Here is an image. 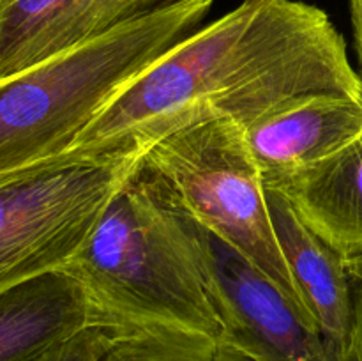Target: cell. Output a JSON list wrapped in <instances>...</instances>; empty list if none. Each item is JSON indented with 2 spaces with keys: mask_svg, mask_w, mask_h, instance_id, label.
Segmentation results:
<instances>
[{
  "mask_svg": "<svg viewBox=\"0 0 362 361\" xmlns=\"http://www.w3.org/2000/svg\"><path fill=\"white\" fill-rule=\"evenodd\" d=\"M350 13H352L354 34H356V46H357V53H359L361 73H362V0H350Z\"/></svg>",
  "mask_w": 362,
  "mask_h": 361,
  "instance_id": "obj_15",
  "label": "cell"
},
{
  "mask_svg": "<svg viewBox=\"0 0 362 361\" xmlns=\"http://www.w3.org/2000/svg\"><path fill=\"white\" fill-rule=\"evenodd\" d=\"M179 0H0V80Z\"/></svg>",
  "mask_w": 362,
  "mask_h": 361,
  "instance_id": "obj_8",
  "label": "cell"
},
{
  "mask_svg": "<svg viewBox=\"0 0 362 361\" xmlns=\"http://www.w3.org/2000/svg\"><path fill=\"white\" fill-rule=\"evenodd\" d=\"M285 193L300 218L346 258L362 255V131Z\"/></svg>",
  "mask_w": 362,
  "mask_h": 361,
  "instance_id": "obj_11",
  "label": "cell"
},
{
  "mask_svg": "<svg viewBox=\"0 0 362 361\" xmlns=\"http://www.w3.org/2000/svg\"><path fill=\"white\" fill-rule=\"evenodd\" d=\"M88 326L87 297L62 269L0 290V361H41Z\"/></svg>",
  "mask_w": 362,
  "mask_h": 361,
  "instance_id": "obj_10",
  "label": "cell"
},
{
  "mask_svg": "<svg viewBox=\"0 0 362 361\" xmlns=\"http://www.w3.org/2000/svg\"><path fill=\"white\" fill-rule=\"evenodd\" d=\"M354 292V329L339 361H362V255L346 258Z\"/></svg>",
  "mask_w": 362,
  "mask_h": 361,
  "instance_id": "obj_14",
  "label": "cell"
},
{
  "mask_svg": "<svg viewBox=\"0 0 362 361\" xmlns=\"http://www.w3.org/2000/svg\"><path fill=\"white\" fill-rule=\"evenodd\" d=\"M170 197L226 343L251 361H339V349L306 308Z\"/></svg>",
  "mask_w": 362,
  "mask_h": 361,
  "instance_id": "obj_6",
  "label": "cell"
},
{
  "mask_svg": "<svg viewBox=\"0 0 362 361\" xmlns=\"http://www.w3.org/2000/svg\"><path fill=\"white\" fill-rule=\"evenodd\" d=\"M267 204L297 294L341 353L354 329V292L346 257L300 218L285 191L267 190Z\"/></svg>",
  "mask_w": 362,
  "mask_h": 361,
  "instance_id": "obj_9",
  "label": "cell"
},
{
  "mask_svg": "<svg viewBox=\"0 0 362 361\" xmlns=\"http://www.w3.org/2000/svg\"><path fill=\"white\" fill-rule=\"evenodd\" d=\"M120 338L115 329L106 326H88L73 338L64 342L41 361H101Z\"/></svg>",
  "mask_w": 362,
  "mask_h": 361,
  "instance_id": "obj_13",
  "label": "cell"
},
{
  "mask_svg": "<svg viewBox=\"0 0 362 361\" xmlns=\"http://www.w3.org/2000/svg\"><path fill=\"white\" fill-rule=\"evenodd\" d=\"M62 271L81 287L94 324L120 336H223L168 188L141 156Z\"/></svg>",
  "mask_w": 362,
  "mask_h": 361,
  "instance_id": "obj_2",
  "label": "cell"
},
{
  "mask_svg": "<svg viewBox=\"0 0 362 361\" xmlns=\"http://www.w3.org/2000/svg\"><path fill=\"white\" fill-rule=\"evenodd\" d=\"M141 158L198 223L304 306L276 239L267 188L240 124L223 119L187 126L156 142Z\"/></svg>",
  "mask_w": 362,
  "mask_h": 361,
  "instance_id": "obj_4",
  "label": "cell"
},
{
  "mask_svg": "<svg viewBox=\"0 0 362 361\" xmlns=\"http://www.w3.org/2000/svg\"><path fill=\"white\" fill-rule=\"evenodd\" d=\"M315 94L362 99V76L329 14L300 0H244L138 74L69 152L141 156L187 126H247Z\"/></svg>",
  "mask_w": 362,
  "mask_h": 361,
  "instance_id": "obj_1",
  "label": "cell"
},
{
  "mask_svg": "<svg viewBox=\"0 0 362 361\" xmlns=\"http://www.w3.org/2000/svg\"><path fill=\"white\" fill-rule=\"evenodd\" d=\"M214 0H179L0 80V176L67 154L103 108L198 28Z\"/></svg>",
  "mask_w": 362,
  "mask_h": 361,
  "instance_id": "obj_3",
  "label": "cell"
},
{
  "mask_svg": "<svg viewBox=\"0 0 362 361\" xmlns=\"http://www.w3.org/2000/svg\"><path fill=\"white\" fill-rule=\"evenodd\" d=\"M267 190L285 191L362 131V99L315 94L243 126Z\"/></svg>",
  "mask_w": 362,
  "mask_h": 361,
  "instance_id": "obj_7",
  "label": "cell"
},
{
  "mask_svg": "<svg viewBox=\"0 0 362 361\" xmlns=\"http://www.w3.org/2000/svg\"><path fill=\"white\" fill-rule=\"evenodd\" d=\"M101 361H251L225 340L120 336Z\"/></svg>",
  "mask_w": 362,
  "mask_h": 361,
  "instance_id": "obj_12",
  "label": "cell"
},
{
  "mask_svg": "<svg viewBox=\"0 0 362 361\" xmlns=\"http://www.w3.org/2000/svg\"><path fill=\"white\" fill-rule=\"evenodd\" d=\"M138 158L67 152L0 176V290L62 269Z\"/></svg>",
  "mask_w": 362,
  "mask_h": 361,
  "instance_id": "obj_5",
  "label": "cell"
}]
</instances>
